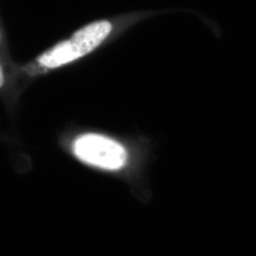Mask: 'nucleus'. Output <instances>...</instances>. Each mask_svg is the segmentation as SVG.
I'll return each mask as SVG.
<instances>
[{"mask_svg": "<svg viewBox=\"0 0 256 256\" xmlns=\"http://www.w3.org/2000/svg\"><path fill=\"white\" fill-rule=\"evenodd\" d=\"M124 20L99 19L77 28L28 63L25 70L30 74H46L74 64L93 54L116 36L124 28Z\"/></svg>", "mask_w": 256, "mask_h": 256, "instance_id": "obj_1", "label": "nucleus"}, {"mask_svg": "<svg viewBox=\"0 0 256 256\" xmlns=\"http://www.w3.org/2000/svg\"><path fill=\"white\" fill-rule=\"evenodd\" d=\"M72 151L82 162L108 171H117L128 162L124 146L110 137L97 133H86L74 142Z\"/></svg>", "mask_w": 256, "mask_h": 256, "instance_id": "obj_2", "label": "nucleus"}]
</instances>
